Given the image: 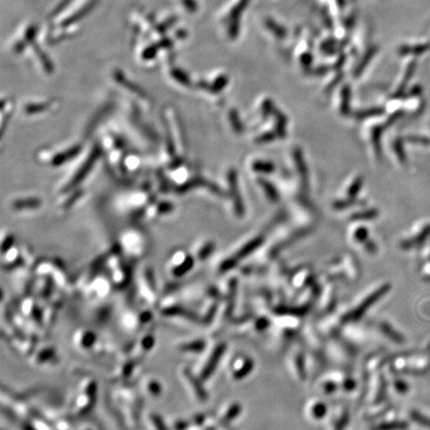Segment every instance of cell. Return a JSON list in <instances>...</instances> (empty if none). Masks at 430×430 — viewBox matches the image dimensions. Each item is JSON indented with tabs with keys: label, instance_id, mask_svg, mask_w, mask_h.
<instances>
[{
	"label": "cell",
	"instance_id": "3957f363",
	"mask_svg": "<svg viewBox=\"0 0 430 430\" xmlns=\"http://www.w3.org/2000/svg\"><path fill=\"white\" fill-rule=\"evenodd\" d=\"M80 150H81V147H80V146H75V147H73V148H71V149L67 150V151H66V152H64V153H60V154H58L57 156H55V157H54V159H53V164H54V165H60V164H62V163H64V162H66V161H67V160H69L70 158H72V157L76 156Z\"/></svg>",
	"mask_w": 430,
	"mask_h": 430
},
{
	"label": "cell",
	"instance_id": "7a4b0ae2",
	"mask_svg": "<svg viewBox=\"0 0 430 430\" xmlns=\"http://www.w3.org/2000/svg\"><path fill=\"white\" fill-rule=\"evenodd\" d=\"M390 287L384 286L382 287L380 290H378L376 293H374L372 296H370L351 316H350V320H357L359 319L372 305H374L381 297H383L388 291H389Z\"/></svg>",
	"mask_w": 430,
	"mask_h": 430
},
{
	"label": "cell",
	"instance_id": "30bf717a",
	"mask_svg": "<svg viewBox=\"0 0 430 430\" xmlns=\"http://www.w3.org/2000/svg\"><path fill=\"white\" fill-rule=\"evenodd\" d=\"M362 184H363V180H362L361 178H358V179L354 182V184L350 187V191H349V193H350L351 195H355V194L360 190V188H361Z\"/></svg>",
	"mask_w": 430,
	"mask_h": 430
},
{
	"label": "cell",
	"instance_id": "7c38bea8",
	"mask_svg": "<svg viewBox=\"0 0 430 430\" xmlns=\"http://www.w3.org/2000/svg\"><path fill=\"white\" fill-rule=\"evenodd\" d=\"M397 387H398V390L400 391V392H403V393H406V392H408V385L406 384V383H404V382H398L397 383Z\"/></svg>",
	"mask_w": 430,
	"mask_h": 430
},
{
	"label": "cell",
	"instance_id": "6da1fadb",
	"mask_svg": "<svg viewBox=\"0 0 430 430\" xmlns=\"http://www.w3.org/2000/svg\"><path fill=\"white\" fill-rule=\"evenodd\" d=\"M99 154H100V149H98V148H95L93 151H92V153H91V155L89 156V158L84 162V164L82 165V167L77 171V173L75 174V176L73 177V179L69 182V184H68V186H67V188L69 189V188H71V187H74L75 185H77L81 180H83L84 178H85V176L89 173V171L92 169V166L94 165V163L97 161V158H98V156H99Z\"/></svg>",
	"mask_w": 430,
	"mask_h": 430
},
{
	"label": "cell",
	"instance_id": "4fadbf2b",
	"mask_svg": "<svg viewBox=\"0 0 430 430\" xmlns=\"http://www.w3.org/2000/svg\"><path fill=\"white\" fill-rule=\"evenodd\" d=\"M358 235H357V237L360 239V240H364V238H366L367 236H368V232L366 231V229H360L359 231H358V233H357Z\"/></svg>",
	"mask_w": 430,
	"mask_h": 430
},
{
	"label": "cell",
	"instance_id": "8992f818",
	"mask_svg": "<svg viewBox=\"0 0 430 430\" xmlns=\"http://www.w3.org/2000/svg\"><path fill=\"white\" fill-rule=\"evenodd\" d=\"M260 243H261V240L260 239H255V240H253V241H251L248 245H246L239 253H238V257H240V258H242V257H244V256H246L247 254H249L250 252H252L255 248H257L259 245H260Z\"/></svg>",
	"mask_w": 430,
	"mask_h": 430
},
{
	"label": "cell",
	"instance_id": "8fae6325",
	"mask_svg": "<svg viewBox=\"0 0 430 430\" xmlns=\"http://www.w3.org/2000/svg\"><path fill=\"white\" fill-rule=\"evenodd\" d=\"M265 184H264V186L266 187V190H268L267 191V193L269 194V196L273 199V200H276V198H277V193H276V191H275V189L270 185V184H268L267 182H264Z\"/></svg>",
	"mask_w": 430,
	"mask_h": 430
},
{
	"label": "cell",
	"instance_id": "9c48e42d",
	"mask_svg": "<svg viewBox=\"0 0 430 430\" xmlns=\"http://www.w3.org/2000/svg\"><path fill=\"white\" fill-rule=\"evenodd\" d=\"M254 169L256 170H260L263 172H271L274 169V166L272 163L269 162H261V161H257L254 163Z\"/></svg>",
	"mask_w": 430,
	"mask_h": 430
},
{
	"label": "cell",
	"instance_id": "52a82bcc",
	"mask_svg": "<svg viewBox=\"0 0 430 430\" xmlns=\"http://www.w3.org/2000/svg\"><path fill=\"white\" fill-rule=\"evenodd\" d=\"M384 331H385V333L393 340V341H395L396 343H403L404 342V338L398 333V332H396L393 328H391L390 326H388V325H384Z\"/></svg>",
	"mask_w": 430,
	"mask_h": 430
},
{
	"label": "cell",
	"instance_id": "5b68a950",
	"mask_svg": "<svg viewBox=\"0 0 430 430\" xmlns=\"http://www.w3.org/2000/svg\"><path fill=\"white\" fill-rule=\"evenodd\" d=\"M412 419H413L415 422H417L419 425H421V426H423V427H425V428L430 429V418H428V417H426V416L422 415L421 413L413 412V413H412Z\"/></svg>",
	"mask_w": 430,
	"mask_h": 430
},
{
	"label": "cell",
	"instance_id": "277c9868",
	"mask_svg": "<svg viewBox=\"0 0 430 430\" xmlns=\"http://www.w3.org/2000/svg\"><path fill=\"white\" fill-rule=\"evenodd\" d=\"M409 428L408 424L404 422L399 423H391V424H385L378 428L379 430H405Z\"/></svg>",
	"mask_w": 430,
	"mask_h": 430
},
{
	"label": "cell",
	"instance_id": "ba28073f",
	"mask_svg": "<svg viewBox=\"0 0 430 430\" xmlns=\"http://www.w3.org/2000/svg\"><path fill=\"white\" fill-rule=\"evenodd\" d=\"M40 204L39 200L36 199H32V200H20V201H16L14 203V207L17 209H21V208H27V207H36Z\"/></svg>",
	"mask_w": 430,
	"mask_h": 430
}]
</instances>
